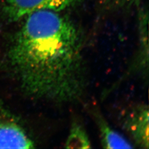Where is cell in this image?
I'll list each match as a JSON object with an SVG mask.
<instances>
[{"label": "cell", "mask_w": 149, "mask_h": 149, "mask_svg": "<svg viewBox=\"0 0 149 149\" xmlns=\"http://www.w3.org/2000/svg\"><path fill=\"white\" fill-rule=\"evenodd\" d=\"M12 40L8 55L24 93L54 103L78 101L87 86L83 34L58 12L28 15Z\"/></svg>", "instance_id": "6da1fadb"}, {"label": "cell", "mask_w": 149, "mask_h": 149, "mask_svg": "<svg viewBox=\"0 0 149 149\" xmlns=\"http://www.w3.org/2000/svg\"><path fill=\"white\" fill-rule=\"evenodd\" d=\"M104 5L109 8H129L138 5L140 0H101Z\"/></svg>", "instance_id": "52a82bcc"}, {"label": "cell", "mask_w": 149, "mask_h": 149, "mask_svg": "<svg viewBox=\"0 0 149 149\" xmlns=\"http://www.w3.org/2000/svg\"><path fill=\"white\" fill-rule=\"evenodd\" d=\"M139 31L140 36V52L136 58V67L144 72L148 71L149 64L148 23L149 13L148 9L142 8L139 12Z\"/></svg>", "instance_id": "5b68a950"}, {"label": "cell", "mask_w": 149, "mask_h": 149, "mask_svg": "<svg viewBox=\"0 0 149 149\" xmlns=\"http://www.w3.org/2000/svg\"><path fill=\"white\" fill-rule=\"evenodd\" d=\"M81 0H4L1 12L7 21L14 22L40 10L60 12L79 3Z\"/></svg>", "instance_id": "7a4b0ae2"}, {"label": "cell", "mask_w": 149, "mask_h": 149, "mask_svg": "<svg viewBox=\"0 0 149 149\" xmlns=\"http://www.w3.org/2000/svg\"><path fill=\"white\" fill-rule=\"evenodd\" d=\"M66 149H91L90 140L84 128L79 123L74 122L65 143Z\"/></svg>", "instance_id": "8992f818"}, {"label": "cell", "mask_w": 149, "mask_h": 149, "mask_svg": "<svg viewBox=\"0 0 149 149\" xmlns=\"http://www.w3.org/2000/svg\"><path fill=\"white\" fill-rule=\"evenodd\" d=\"M94 117L100 133L102 145L106 149H132L133 146L121 134L115 131L99 113Z\"/></svg>", "instance_id": "277c9868"}, {"label": "cell", "mask_w": 149, "mask_h": 149, "mask_svg": "<svg viewBox=\"0 0 149 149\" xmlns=\"http://www.w3.org/2000/svg\"><path fill=\"white\" fill-rule=\"evenodd\" d=\"M123 127L135 143L143 149H149V109L145 105H137L125 113Z\"/></svg>", "instance_id": "3957f363"}]
</instances>
